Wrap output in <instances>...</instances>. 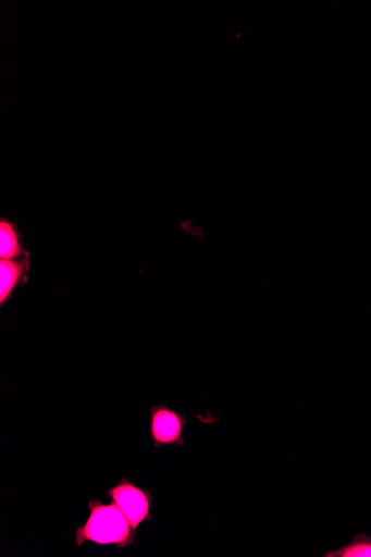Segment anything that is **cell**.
Wrapping results in <instances>:
<instances>
[{
    "instance_id": "obj_2",
    "label": "cell",
    "mask_w": 371,
    "mask_h": 557,
    "mask_svg": "<svg viewBox=\"0 0 371 557\" xmlns=\"http://www.w3.org/2000/svg\"><path fill=\"white\" fill-rule=\"evenodd\" d=\"M109 495L126 517L134 532L143 522L151 519V497L147 491L123 480L120 485L109 491Z\"/></svg>"
},
{
    "instance_id": "obj_6",
    "label": "cell",
    "mask_w": 371,
    "mask_h": 557,
    "mask_svg": "<svg viewBox=\"0 0 371 557\" xmlns=\"http://www.w3.org/2000/svg\"><path fill=\"white\" fill-rule=\"evenodd\" d=\"M326 557H371V539L364 535L356 536L348 545L325 555Z\"/></svg>"
},
{
    "instance_id": "obj_1",
    "label": "cell",
    "mask_w": 371,
    "mask_h": 557,
    "mask_svg": "<svg viewBox=\"0 0 371 557\" xmlns=\"http://www.w3.org/2000/svg\"><path fill=\"white\" fill-rule=\"evenodd\" d=\"M89 510V519L76 533L78 546L85 541L116 544L119 548L133 544L135 532L115 503L102 505L99 500H90Z\"/></svg>"
},
{
    "instance_id": "obj_4",
    "label": "cell",
    "mask_w": 371,
    "mask_h": 557,
    "mask_svg": "<svg viewBox=\"0 0 371 557\" xmlns=\"http://www.w3.org/2000/svg\"><path fill=\"white\" fill-rule=\"evenodd\" d=\"M28 260H0V302L10 299L16 287L24 283L28 271Z\"/></svg>"
},
{
    "instance_id": "obj_3",
    "label": "cell",
    "mask_w": 371,
    "mask_h": 557,
    "mask_svg": "<svg viewBox=\"0 0 371 557\" xmlns=\"http://www.w3.org/2000/svg\"><path fill=\"white\" fill-rule=\"evenodd\" d=\"M187 420L180 413L159 405L151 410V436L156 447L183 445V431Z\"/></svg>"
},
{
    "instance_id": "obj_5",
    "label": "cell",
    "mask_w": 371,
    "mask_h": 557,
    "mask_svg": "<svg viewBox=\"0 0 371 557\" xmlns=\"http://www.w3.org/2000/svg\"><path fill=\"white\" fill-rule=\"evenodd\" d=\"M23 255V247L14 224L0 222V260H15Z\"/></svg>"
}]
</instances>
